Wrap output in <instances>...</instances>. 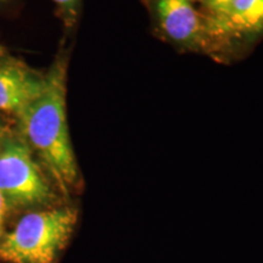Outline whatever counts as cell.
<instances>
[{"label": "cell", "instance_id": "3", "mask_svg": "<svg viewBox=\"0 0 263 263\" xmlns=\"http://www.w3.org/2000/svg\"><path fill=\"white\" fill-rule=\"evenodd\" d=\"M0 193L16 206L44 205L54 197L25 140L0 143Z\"/></svg>", "mask_w": 263, "mask_h": 263}, {"label": "cell", "instance_id": "1", "mask_svg": "<svg viewBox=\"0 0 263 263\" xmlns=\"http://www.w3.org/2000/svg\"><path fill=\"white\" fill-rule=\"evenodd\" d=\"M67 62L59 57L44 74V85L18 116L25 141L33 147L61 192L68 193L80 182L77 161L66 118Z\"/></svg>", "mask_w": 263, "mask_h": 263}, {"label": "cell", "instance_id": "2", "mask_svg": "<svg viewBox=\"0 0 263 263\" xmlns=\"http://www.w3.org/2000/svg\"><path fill=\"white\" fill-rule=\"evenodd\" d=\"M73 207H57L22 217L0 239V258L9 263H55L76 228Z\"/></svg>", "mask_w": 263, "mask_h": 263}, {"label": "cell", "instance_id": "8", "mask_svg": "<svg viewBox=\"0 0 263 263\" xmlns=\"http://www.w3.org/2000/svg\"><path fill=\"white\" fill-rule=\"evenodd\" d=\"M60 8L66 24L72 26L76 22L80 11L81 0H52Z\"/></svg>", "mask_w": 263, "mask_h": 263}, {"label": "cell", "instance_id": "6", "mask_svg": "<svg viewBox=\"0 0 263 263\" xmlns=\"http://www.w3.org/2000/svg\"><path fill=\"white\" fill-rule=\"evenodd\" d=\"M263 29V0H232L217 35L251 34Z\"/></svg>", "mask_w": 263, "mask_h": 263}, {"label": "cell", "instance_id": "5", "mask_svg": "<svg viewBox=\"0 0 263 263\" xmlns=\"http://www.w3.org/2000/svg\"><path fill=\"white\" fill-rule=\"evenodd\" d=\"M44 74L11 58L0 60V110L20 116L41 94Z\"/></svg>", "mask_w": 263, "mask_h": 263}, {"label": "cell", "instance_id": "10", "mask_svg": "<svg viewBox=\"0 0 263 263\" xmlns=\"http://www.w3.org/2000/svg\"><path fill=\"white\" fill-rule=\"evenodd\" d=\"M2 140H3V137H2V132H0V143H2Z\"/></svg>", "mask_w": 263, "mask_h": 263}, {"label": "cell", "instance_id": "7", "mask_svg": "<svg viewBox=\"0 0 263 263\" xmlns=\"http://www.w3.org/2000/svg\"><path fill=\"white\" fill-rule=\"evenodd\" d=\"M200 3L209 12V17L206 18L210 35H216L219 26L228 14L232 0H200Z\"/></svg>", "mask_w": 263, "mask_h": 263}, {"label": "cell", "instance_id": "11", "mask_svg": "<svg viewBox=\"0 0 263 263\" xmlns=\"http://www.w3.org/2000/svg\"><path fill=\"white\" fill-rule=\"evenodd\" d=\"M2 51H3V49H2V47H0V54H2Z\"/></svg>", "mask_w": 263, "mask_h": 263}, {"label": "cell", "instance_id": "9", "mask_svg": "<svg viewBox=\"0 0 263 263\" xmlns=\"http://www.w3.org/2000/svg\"><path fill=\"white\" fill-rule=\"evenodd\" d=\"M5 215H6V200L0 193V239L3 236V229H4V222H5Z\"/></svg>", "mask_w": 263, "mask_h": 263}, {"label": "cell", "instance_id": "4", "mask_svg": "<svg viewBox=\"0 0 263 263\" xmlns=\"http://www.w3.org/2000/svg\"><path fill=\"white\" fill-rule=\"evenodd\" d=\"M153 9L161 32L171 42L188 49L205 47L209 25L194 0H153Z\"/></svg>", "mask_w": 263, "mask_h": 263}]
</instances>
